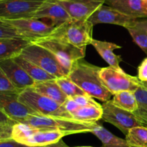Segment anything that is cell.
I'll use <instances>...</instances> for the list:
<instances>
[{
    "mask_svg": "<svg viewBox=\"0 0 147 147\" xmlns=\"http://www.w3.org/2000/svg\"><path fill=\"white\" fill-rule=\"evenodd\" d=\"M90 45L94 47L96 51L99 53L100 56L103 58V60L109 65V66L116 69V70H122L121 68L120 62L121 61V56L115 54L113 50L116 49L121 48V46L110 42L101 41V40H92Z\"/></svg>",
    "mask_w": 147,
    "mask_h": 147,
    "instance_id": "obj_18",
    "label": "cell"
},
{
    "mask_svg": "<svg viewBox=\"0 0 147 147\" xmlns=\"http://www.w3.org/2000/svg\"><path fill=\"white\" fill-rule=\"evenodd\" d=\"M19 56L32 62L56 78L68 76L69 74V72L60 64L50 50L33 43H30L26 46Z\"/></svg>",
    "mask_w": 147,
    "mask_h": 147,
    "instance_id": "obj_7",
    "label": "cell"
},
{
    "mask_svg": "<svg viewBox=\"0 0 147 147\" xmlns=\"http://www.w3.org/2000/svg\"><path fill=\"white\" fill-rule=\"evenodd\" d=\"M111 100L114 105L129 112H134L137 109V102L134 93L131 91L118 92L113 95V99Z\"/></svg>",
    "mask_w": 147,
    "mask_h": 147,
    "instance_id": "obj_26",
    "label": "cell"
},
{
    "mask_svg": "<svg viewBox=\"0 0 147 147\" xmlns=\"http://www.w3.org/2000/svg\"><path fill=\"white\" fill-rule=\"evenodd\" d=\"M15 121L10 119L9 117L0 110V123H15Z\"/></svg>",
    "mask_w": 147,
    "mask_h": 147,
    "instance_id": "obj_36",
    "label": "cell"
},
{
    "mask_svg": "<svg viewBox=\"0 0 147 147\" xmlns=\"http://www.w3.org/2000/svg\"><path fill=\"white\" fill-rule=\"evenodd\" d=\"M143 1L145 3V4H146L147 7V0H143Z\"/></svg>",
    "mask_w": 147,
    "mask_h": 147,
    "instance_id": "obj_38",
    "label": "cell"
},
{
    "mask_svg": "<svg viewBox=\"0 0 147 147\" xmlns=\"http://www.w3.org/2000/svg\"><path fill=\"white\" fill-rule=\"evenodd\" d=\"M75 20H88L103 4L105 0H57Z\"/></svg>",
    "mask_w": 147,
    "mask_h": 147,
    "instance_id": "obj_13",
    "label": "cell"
},
{
    "mask_svg": "<svg viewBox=\"0 0 147 147\" xmlns=\"http://www.w3.org/2000/svg\"><path fill=\"white\" fill-rule=\"evenodd\" d=\"M102 120L112 124L126 135L129 130L134 127L145 126L144 124L133 113L121 109L112 103L111 100L102 105ZM146 127V126H145Z\"/></svg>",
    "mask_w": 147,
    "mask_h": 147,
    "instance_id": "obj_10",
    "label": "cell"
},
{
    "mask_svg": "<svg viewBox=\"0 0 147 147\" xmlns=\"http://www.w3.org/2000/svg\"><path fill=\"white\" fill-rule=\"evenodd\" d=\"M14 124L0 123V141L11 138V131Z\"/></svg>",
    "mask_w": 147,
    "mask_h": 147,
    "instance_id": "obj_31",
    "label": "cell"
},
{
    "mask_svg": "<svg viewBox=\"0 0 147 147\" xmlns=\"http://www.w3.org/2000/svg\"><path fill=\"white\" fill-rule=\"evenodd\" d=\"M0 147H31L20 144L12 138L0 141Z\"/></svg>",
    "mask_w": 147,
    "mask_h": 147,
    "instance_id": "obj_35",
    "label": "cell"
},
{
    "mask_svg": "<svg viewBox=\"0 0 147 147\" xmlns=\"http://www.w3.org/2000/svg\"><path fill=\"white\" fill-rule=\"evenodd\" d=\"M102 143V147H130L126 139H123L108 131L96 122L91 132Z\"/></svg>",
    "mask_w": 147,
    "mask_h": 147,
    "instance_id": "obj_23",
    "label": "cell"
},
{
    "mask_svg": "<svg viewBox=\"0 0 147 147\" xmlns=\"http://www.w3.org/2000/svg\"><path fill=\"white\" fill-rule=\"evenodd\" d=\"M30 43V40L22 37L0 39V61L18 56Z\"/></svg>",
    "mask_w": 147,
    "mask_h": 147,
    "instance_id": "obj_19",
    "label": "cell"
},
{
    "mask_svg": "<svg viewBox=\"0 0 147 147\" xmlns=\"http://www.w3.org/2000/svg\"><path fill=\"white\" fill-rule=\"evenodd\" d=\"M73 98L77 102V104L79 106H85V105H93V104L98 103L93 99L92 97L87 95V94H86V95H77V96L73 97Z\"/></svg>",
    "mask_w": 147,
    "mask_h": 147,
    "instance_id": "obj_32",
    "label": "cell"
},
{
    "mask_svg": "<svg viewBox=\"0 0 147 147\" xmlns=\"http://www.w3.org/2000/svg\"><path fill=\"white\" fill-rule=\"evenodd\" d=\"M0 1H2V0H0Z\"/></svg>",
    "mask_w": 147,
    "mask_h": 147,
    "instance_id": "obj_41",
    "label": "cell"
},
{
    "mask_svg": "<svg viewBox=\"0 0 147 147\" xmlns=\"http://www.w3.org/2000/svg\"><path fill=\"white\" fill-rule=\"evenodd\" d=\"M18 99L20 102L38 115L73 119L63 105L35 92L32 88L21 91Z\"/></svg>",
    "mask_w": 147,
    "mask_h": 147,
    "instance_id": "obj_5",
    "label": "cell"
},
{
    "mask_svg": "<svg viewBox=\"0 0 147 147\" xmlns=\"http://www.w3.org/2000/svg\"><path fill=\"white\" fill-rule=\"evenodd\" d=\"M55 82L67 97H73L77 95L86 94L67 76L56 78Z\"/></svg>",
    "mask_w": 147,
    "mask_h": 147,
    "instance_id": "obj_28",
    "label": "cell"
},
{
    "mask_svg": "<svg viewBox=\"0 0 147 147\" xmlns=\"http://www.w3.org/2000/svg\"><path fill=\"white\" fill-rule=\"evenodd\" d=\"M136 18H133L120 12L118 10L103 4L88 18L93 25L100 23L113 24L126 27H129Z\"/></svg>",
    "mask_w": 147,
    "mask_h": 147,
    "instance_id": "obj_14",
    "label": "cell"
},
{
    "mask_svg": "<svg viewBox=\"0 0 147 147\" xmlns=\"http://www.w3.org/2000/svg\"><path fill=\"white\" fill-rule=\"evenodd\" d=\"M67 135L64 132L33 128L23 122H16L11 131V138L31 147H42L57 142Z\"/></svg>",
    "mask_w": 147,
    "mask_h": 147,
    "instance_id": "obj_4",
    "label": "cell"
},
{
    "mask_svg": "<svg viewBox=\"0 0 147 147\" xmlns=\"http://www.w3.org/2000/svg\"><path fill=\"white\" fill-rule=\"evenodd\" d=\"M145 84H147V82H146V83H145Z\"/></svg>",
    "mask_w": 147,
    "mask_h": 147,
    "instance_id": "obj_40",
    "label": "cell"
},
{
    "mask_svg": "<svg viewBox=\"0 0 147 147\" xmlns=\"http://www.w3.org/2000/svg\"><path fill=\"white\" fill-rule=\"evenodd\" d=\"M76 147H93V146H76Z\"/></svg>",
    "mask_w": 147,
    "mask_h": 147,
    "instance_id": "obj_39",
    "label": "cell"
},
{
    "mask_svg": "<svg viewBox=\"0 0 147 147\" xmlns=\"http://www.w3.org/2000/svg\"><path fill=\"white\" fill-rule=\"evenodd\" d=\"M14 59L35 82H46L56 79L55 76L50 74L34 63L24 59L22 56H16Z\"/></svg>",
    "mask_w": 147,
    "mask_h": 147,
    "instance_id": "obj_24",
    "label": "cell"
},
{
    "mask_svg": "<svg viewBox=\"0 0 147 147\" xmlns=\"http://www.w3.org/2000/svg\"><path fill=\"white\" fill-rule=\"evenodd\" d=\"M126 29L134 41L147 55V18L136 19Z\"/></svg>",
    "mask_w": 147,
    "mask_h": 147,
    "instance_id": "obj_22",
    "label": "cell"
},
{
    "mask_svg": "<svg viewBox=\"0 0 147 147\" xmlns=\"http://www.w3.org/2000/svg\"><path fill=\"white\" fill-rule=\"evenodd\" d=\"M0 92H20L11 84L4 71L0 67Z\"/></svg>",
    "mask_w": 147,
    "mask_h": 147,
    "instance_id": "obj_30",
    "label": "cell"
},
{
    "mask_svg": "<svg viewBox=\"0 0 147 147\" xmlns=\"http://www.w3.org/2000/svg\"><path fill=\"white\" fill-rule=\"evenodd\" d=\"M105 4L133 18H147V7L143 0H105Z\"/></svg>",
    "mask_w": 147,
    "mask_h": 147,
    "instance_id": "obj_16",
    "label": "cell"
},
{
    "mask_svg": "<svg viewBox=\"0 0 147 147\" xmlns=\"http://www.w3.org/2000/svg\"><path fill=\"white\" fill-rule=\"evenodd\" d=\"M63 107H64L65 109L69 112V113L71 115V113L73 112H74L76 109L79 107V105H78L77 102L74 100L73 97H67L66 99V100L65 101L64 103L63 104Z\"/></svg>",
    "mask_w": 147,
    "mask_h": 147,
    "instance_id": "obj_34",
    "label": "cell"
},
{
    "mask_svg": "<svg viewBox=\"0 0 147 147\" xmlns=\"http://www.w3.org/2000/svg\"><path fill=\"white\" fill-rule=\"evenodd\" d=\"M30 88L35 92L58 102L60 105H63L67 98L56 83L55 79L46 82H35L34 85Z\"/></svg>",
    "mask_w": 147,
    "mask_h": 147,
    "instance_id": "obj_20",
    "label": "cell"
},
{
    "mask_svg": "<svg viewBox=\"0 0 147 147\" xmlns=\"http://www.w3.org/2000/svg\"><path fill=\"white\" fill-rule=\"evenodd\" d=\"M32 18H47L51 20V24L55 27L60 25L72 19L65 9L57 2V0L50 1L39 10Z\"/></svg>",
    "mask_w": 147,
    "mask_h": 147,
    "instance_id": "obj_17",
    "label": "cell"
},
{
    "mask_svg": "<svg viewBox=\"0 0 147 147\" xmlns=\"http://www.w3.org/2000/svg\"><path fill=\"white\" fill-rule=\"evenodd\" d=\"M99 75L103 84L112 95L121 91H134L140 86L138 77L131 76L122 70H116L111 66L100 68Z\"/></svg>",
    "mask_w": 147,
    "mask_h": 147,
    "instance_id": "obj_9",
    "label": "cell"
},
{
    "mask_svg": "<svg viewBox=\"0 0 147 147\" xmlns=\"http://www.w3.org/2000/svg\"><path fill=\"white\" fill-rule=\"evenodd\" d=\"M126 141L130 147H147V127L138 126L129 130Z\"/></svg>",
    "mask_w": 147,
    "mask_h": 147,
    "instance_id": "obj_27",
    "label": "cell"
},
{
    "mask_svg": "<svg viewBox=\"0 0 147 147\" xmlns=\"http://www.w3.org/2000/svg\"><path fill=\"white\" fill-rule=\"evenodd\" d=\"M4 20L14 27L23 38L30 40L31 42L47 37L55 28L53 24H48L39 19L35 18Z\"/></svg>",
    "mask_w": 147,
    "mask_h": 147,
    "instance_id": "obj_11",
    "label": "cell"
},
{
    "mask_svg": "<svg viewBox=\"0 0 147 147\" xmlns=\"http://www.w3.org/2000/svg\"><path fill=\"white\" fill-rule=\"evenodd\" d=\"M134 93L137 102V109L133 113L147 127V84L142 82Z\"/></svg>",
    "mask_w": 147,
    "mask_h": 147,
    "instance_id": "obj_25",
    "label": "cell"
},
{
    "mask_svg": "<svg viewBox=\"0 0 147 147\" xmlns=\"http://www.w3.org/2000/svg\"><path fill=\"white\" fill-rule=\"evenodd\" d=\"M0 67L11 84L20 92L27 88L32 87L35 82L14 59L0 61Z\"/></svg>",
    "mask_w": 147,
    "mask_h": 147,
    "instance_id": "obj_15",
    "label": "cell"
},
{
    "mask_svg": "<svg viewBox=\"0 0 147 147\" xmlns=\"http://www.w3.org/2000/svg\"><path fill=\"white\" fill-rule=\"evenodd\" d=\"M21 122L39 129L62 131L67 135L79 133H90L96 123L83 122L65 118L44 116L38 114L29 115Z\"/></svg>",
    "mask_w": 147,
    "mask_h": 147,
    "instance_id": "obj_2",
    "label": "cell"
},
{
    "mask_svg": "<svg viewBox=\"0 0 147 147\" xmlns=\"http://www.w3.org/2000/svg\"><path fill=\"white\" fill-rule=\"evenodd\" d=\"M31 43L50 50L68 72H70L73 63L83 59L86 55V48L76 47L61 39L51 36H47Z\"/></svg>",
    "mask_w": 147,
    "mask_h": 147,
    "instance_id": "obj_6",
    "label": "cell"
},
{
    "mask_svg": "<svg viewBox=\"0 0 147 147\" xmlns=\"http://www.w3.org/2000/svg\"><path fill=\"white\" fill-rule=\"evenodd\" d=\"M42 147H69V146L64 142V141H63V140L60 139L58 141H57V142H55L53 143V144H48V145L45 146H42Z\"/></svg>",
    "mask_w": 147,
    "mask_h": 147,
    "instance_id": "obj_37",
    "label": "cell"
},
{
    "mask_svg": "<svg viewBox=\"0 0 147 147\" xmlns=\"http://www.w3.org/2000/svg\"><path fill=\"white\" fill-rule=\"evenodd\" d=\"M55 0H2L0 1V19L32 18L43 6Z\"/></svg>",
    "mask_w": 147,
    "mask_h": 147,
    "instance_id": "obj_8",
    "label": "cell"
},
{
    "mask_svg": "<svg viewBox=\"0 0 147 147\" xmlns=\"http://www.w3.org/2000/svg\"><path fill=\"white\" fill-rule=\"evenodd\" d=\"M100 70L98 66L80 59L73 63L67 76L87 95L107 102L113 95L103 84L99 75Z\"/></svg>",
    "mask_w": 147,
    "mask_h": 147,
    "instance_id": "obj_1",
    "label": "cell"
},
{
    "mask_svg": "<svg viewBox=\"0 0 147 147\" xmlns=\"http://www.w3.org/2000/svg\"><path fill=\"white\" fill-rule=\"evenodd\" d=\"M137 77L142 82H147V58L144 59L138 67Z\"/></svg>",
    "mask_w": 147,
    "mask_h": 147,
    "instance_id": "obj_33",
    "label": "cell"
},
{
    "mask_svg": "<svg viewBox=\"0 0 147 147\" xmlns=\"http://www.w3.org/2000/svg\"><path fill=\"white\" fill-rule=\"evenodd\" d=\"M20 92H0V110L17 122H21L29 115L36 114L20 102Z\"/></svg>",
    "mask_w": 147,
    "mask_h": 147,
    "instance_id": "obj_12",
    "label": "cell"
},
{
    "mask_svg": "<svg viewBox=\"0 0 147 147\" xmlns=\"http://www.w3.org/2000/svg\"><path fill=\"white\" fill-rule=\"evenodd\" d=\"M103 108L100 104L79 106L71 113L74 120L83 122L96 123L102 118Z\"/></svg>",
    "mask_w": 147,
    "mask_h": 147,
    "instance_id": "obj_21",
    "label": "cell"
},
{
    "mask_svg": "<svg viewBox=\"0 0 147 147\" xmlns=\"http://www.w3.org/2000/svg\"><path fill=\"white\" fill-rule=\"evenodd\" d=\"M13 37H22L14 27L0 19V39L13 38ZM23 38V37H22Z\"/></svg>",
    "mask_w": 147,
    "mask_h": 147,
    "instance_id": "obj_29",
    "label": "cell"
},
{
    "mask_svg": "<svg viewBox=\"0 0 147 147\" xmlns=\"http://www.w3.org/2000/svg\"><path fill=\"white\" fill-rule=\"evenodd\" d=\"M93 24L88 20L70 19L55 27L49 36L61 39L76 47L86 48L93 40Z\"/></svg>",
    "mask_w": 147,
    "mask_h": 147,
    "instance_id": "obj_3",
    "label": "cell"
}]
</instances>
